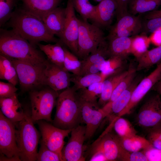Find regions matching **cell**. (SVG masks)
<instances>
[{
    "label": "cell",
    "mask_w": 161,
    "mask_h": 161,
    "mask_svg": "<svg viewBox=\"0 0 161 161\" xmlns=\"http://www.w3.org/2000/svg\"><path fill=\"white\" fill-rule=\"evenodd\" d=\"M8 25L34 47L41 41L58 42L42 19L23 7H16Z\"/></svg>",
    "instance_id": "cell-1"
},
{
    "label": "cell",
    "mask_w": 161,
    "mask_h": 161,
    "mask_svg": "<svg viewBox=\"0 0 161 161\" xmlns=\"http://www.w3.org/2000/svg\"><path fill=\"white\" fill-rule=\"evenodd\" d=\"M41 51L13 30L0 29L1 54L34 65L45 66L48 59Z\"/></svg>",
    "instance_id": "cell-2"
},
{
    "label": "cell",
    "mask_w": 161,
    "mask_h": 161,
    "mask_svg": "<svg viewBox=\"0 0 161 161\" xmlns=\"http://www.w3.org/2000/svg\"><path fill=\"white\" fill-rule=\"evenodd\" d=\"M82 101L77 91L69 87L59 94L52 125L59 128L72 129L82 121Z\"/></svg>",
    "instance_id": "cell-3"
},
{
    "label": "cell",
    "mask_w": 161,
    "mask_h": 161,
    "mask_svg": "<svg viewBox=\"0 0 161 161\" xmlns=\"http://www.w3.org/2000/svg\"><path fill=\"white\" fill-rule=\"evenodd\" d=\"M23 119L15 124L17 144L21 161H36L37 148L40 137L39 132L34 126L30 108L24 107Z\"/></svg>",
    "instance_id": "cell-4"
},
{
    "label": "cell",
    "mask_w": 161,
    "mask_h": 161,
    "mask_svg": "<svg viewBox=\"0 0 161 161\" xmlns=\"http://www.w3.org/2000/svg\"><path fill=\"white\" fill-rule=\"evenodd\" d=\"M109 126L90 146L89 160L123 161L127 151L121 145L120 137Z\"/></svg>",
    "instance_id": "cell-5"
},
{
    "label": "cell",
    "mask_w": 161,
    "mask_h": 161,
    "mask_svg": "<svg viewBox=\"0 0 161 161\" xmlns=\"http://www.w3.org/2000/svg\"><path fill=\"white\" fill-rule=\"evenodd\" d=\"M59 94L48 86L29 92L31 117L34 123L42 120L52 122L51 114Z\"/></svg>",
    "instance_id": "cell-6"
},
{
    "label": "cell",
    "mask_w": 161,
    "mask_h": 161,
    "mask_svg": "<svg viewBox=\"0 0 161 161\" xmlns=\"http://www.w3.org/2000/svg\"><path fill=\"white\" fill-rule=\"evenodd\" d=\"M0 161H21L15 124L0 111Z\"/></svg>",
    "instance_id": "cell-7"
},
{
    "label": "cell",
    "mask_w": 161,
    "mask_h": 161,
    "mask_svg": "<svg viewBox=\"0 0 161 161\" xmlns=\"http://www.w3.org/2000/svg\"><path fill=\"white\" fill-rule=\"evenodd\" d=\"M78 50L77 56L81 60L96 50L105 39L101 28L94 24L78 19Z\"/></svg>",
    "instance_id": "cell-8"
},
{
    "label": "cell",
    "mask_w": 161,
    "mask_h": 161,
    "mask_svg": "<svg viewBox=\"0 0 161 161\" xmlns=\"http://www.w3.org/2000/svg\"><path fill=\"white\" fill-rule=\"evenodd\" d=\"M9 58L16 70L23 92H29L44 86L43 79L46 66H36L24 61Z\"/></svg>",
    "instance_id": "cell-9"
},
{
    "label": "cell",
    "mask_w": 161,
    "mask_h": 161,
    "mask_svg": "<svg viewBox=\"0 0 161 161\" xmlns=\"http://www.w3.org/2000/svg\"><path fill=\"white\" fill-rule=\"evenodd\" d=\"M136 122L142 128L150 129L161 125V98L159 94L149 98L140 109Z\"/></svg>",
    "instance_id": "cell-10"
},
{
    "label": "cell",
    "mask_w": 161,
    "mask_h": 161,
    "mask_svg": "<svg viewBox=\"0 0 161 161\" xmlns=\"http://www.w3.org/2000/svg\"><path fill=\"white\" fill-rule=\"evenodd\" d=\"M37 123L42 136L41 139L51 150L59 154L62 158V151L65 138L72 129L65 130L57 127L44 120H40Z\"/></svg>",
    "instance_id": "cell-11"
},
{
    "label": "cell",
    "mask_w": 161,
    "mask_h": 161,
    "mask_svg": "<svg viewBox=\"0 0 161 161\" xmlns=\"http://www.w3.org/2000/svg\"><path fill=\"white\" fill-rule=\"evenodd\" d=\"M78 19L77 17L72 0H68L65 8V19L61 41L77 56L78 50Z\"/></svg>",
    "instance_id": "cell-12"
},
{
    "label": "cell",
    "mask_w": 161,
    "mask_h": 161,
    "mask_svg": "<svg viewBox=\"0 0 161 161\" xmlns=\"http://www.w3.org/2000/svg\"><path fill=\"white\" fill-rule=\"evenodd\" d=\"M86 126L79 125L72 129L71 135L62 151L63 161H84L86 160L84 145L85 140Z\"/></svg>",
    "instance_id": "cell-13"
},
{
    "label": "cell",
    "mask_w": 161,
    "mask_h": 161,
    "mask_svg": "<svg viewBox=\"0 0 161 161\" xmlns=\"http://www.w3.org/2000/svg\"><path fill=\"white\" fill-rule=\"evenodd\" d=\"M161 79V62L148 76L141 80L134 89L130 100L117 117L130 114L147 93Z\"/></svg>",
    "instance_id": "cell-14"
},
{
    "label": "cell",
    "mask_w": 161,
    "mask_h": 161,
    "mask_svg": "<svg viewBox=\"0 0 161 161\" xmlns=\"http://www.w3.org/2000/svg\"><path fill=\"white\" fill-rule=\"evenodd\" d=\"M71 74L64 68L50 62L46 64L43 79V86L58 91L69 87Z\"/></svg>",
    "instance_id": "cell-15"
},
{
    "label": "cell",
    "mask_w": 161,
    "mask_h": 161,
    "mask_svg": "<svg viewBox=\"0 0 161 161\" xmlns=\"http://www.w3.org/2000/svg\"><path fill=\"white\" fill-rule=\"evenodd\" d=\"M142 21L140 16L128 13L120 18L111 28L108 39L117 37H130L141 32Z\"/></svg>",
    "instance_id": "cell-16"
},
{
    "label": "cell",
    "mask_w": 161,
    "mask_h": 161,
    "mask_svg": "<svg viewBox=\"0 0 161 161\" xmlns=\"http://www.w3.org/2000/svg\"><path fill=\"white\" fill-rule=\"evenodd\" d=\"M81 101L82 121L86 125L85 140H89L106 116L101 108L97 109L90 104Z\"/></svg>",
    "instance_id": "cell-17"
},
{
    "label": "cell",
    "mask_w": 161,
    "mask_h": 161,
    "mask_svg": "<svg viewBox=\"0 0 161 161\" xmlns=\"http://www.w3.org/2000/svg\"><path fill=\"white\" fill-rule=\"evenodd\" d=\"M117 7L116 0H102L96 6L95 13L91 20L100 28L109 26Z\"/></svg>",
    "instance_id": "cell-18"
},
{
    "label": "cell",
    "mask_w": 161,
    "mask_h": 161,
    "mask_svg": "<svg viewBox=\"0 0 161 161\" xmlns=\"http://www.w3.org/2000/svg\"><path fill=\"white\" fill-rule=\"evenodd\" d=\"M0 106L3 114L15 124L24 117V109L22 108L16 94L10 97L0 98Z\"/></svg>",
    "instance_id": "cell-19"
},
{
    "label": "cell",
    "mask_w": 161,
    "mask_h": 161,
    "mask_svg": "<svg viewBox=\"0 0 161 161\" xmlns=\"http://www.w3.org/2000/svg\"><path fill=\"white\" fill-rule=\"evenodd\" d=\"M65 19V8L57 7L49 12L42 20L50 32L61 38Z\"/></svg>",
    "instance_id": "cell-20"
},
{
    "label": "cell",
    "mask_w": 161,
    "mask_h": 161,
    "mask_svg": "<svg viewBox=\"0 0 161 161\" xmlns=\"http://www.w3.org/2000/svg\"><path fill=\"white\" fill-rule=\"evenodd\" d=\"M121 71L110 75L103 81L102 92L98 101L100 108L109 101L114 90L121 80L128 74L129 69L124 71Z\"/></svg>",
    "instance_id": "cell-21"
},
{
    "label": "cell",
    "mask_w": 161,
    "mask_h": 161,
    "mask_svg": "<svg viewBox=\"0 0 161 161\" xmlns=\"http://www.w3.org/2000/svg\"><path fill=\"white\" fill-rule=\"evenodd\" d=\"M134 78L129 87L111 103L110 112L107 117H109L111 122L116 118L129 102L135 88L141 80Z\"/></svg>",
    "instance_id": "cell-22"
},
{
    "label": "cell",
    "mask_w": 161,
    "mask_h": 161,
    "mask_svg": "<svg viewBox=\"0 0 161 161\" xmlns=\"http://www.w3.org/2000/svg\"><path fill=\"white\" fill-rule=\"evenodd\" d=\"M23 7L42 19L57 7L61 0H21Z\"/></svg>",
    "instance_id": "cell-23"
},
{
    "label": "cell",
    "mask_w": 161,
    "mask_h": 161,
    "mask_svg": "<svg viewBox=\"0 0 161 161\" xmlns=\"http://www.w3.org/2000/svg\"><path fill=\"white\" fill-rule=\"evenodd\" d=\"M132 38L117 37L108 39V50L109 57L117 56L126 58L131 54Z\"/></svg>",
    "instance_id": "cell-24"
},
{
    "label": "cell",
    "mask_w": 161,
    "mask_h": 161,
    "mask_svg": "<svg viewBox=\"0 0 161 161\" xmlns=\"http://www.w3.org/2000/svg\"><path fill=\"white\" fill-rule=\"evenodd\" d=\"M37 45L41 51L46 55L47 59L50 62L64 68V50L63 47L59 43L46 45L39 43Z\"/></svg>",
    "instance_id": "cell-25"
},
{
    "label": "cell",
    "mask_w": 161,
    "mask_h": 161,
    "mask_svg": "<svg viewBox=\"0 0 161 161\" xmlns=\"http://www.w3.org/2000/svg\"><path fill=\"white\" fill-rule=\"evenodd\" d=\"M109 76L100 72L83 76L72 74L71 75V81L74 84L73 87L77 91L95 83L103 81Z\"/></svg>",
    "instance_id": "cell-26"
},
{
    "label": "cell",
    "mask_w": 161,
    "mask_h": 161,
    "mask_svg": "<svg viewBox=\"0 0 161 161\" xmlns=\"http://www.w3.org/2000/svg\"><path fill=\"white\" fill-rule=\"evenodd\" d=\"M109 57L107 42L105 39L100 44L96 50L81 61V69L90 65L103 64Z\"/></svg>",
    "instance_id": "cell-27"
},
{
    "label": "cell",
    "mask_w": 161,
    "mask_h": 161,
    "mask_svg": "<svg viewBox=\"0 0 161 161\" xmlns=\"http://www.w3.org/2000/svg\"><path fill=\"white\" fill-rule=\"evenodd\" d=\"M0 78L16 86L19 83L16 70L10 58L0 53Z\"/></svg>",
    "instance_id": "cell-28"
},
{
    "label": "cell",
    "mask_w": 161,
    "mask_h": 161,
    "mask_svg": "<svg viewBox=\"0 0 161 161\" xmlns=\"http://www.w3.org/2000/svg\"><path fill=\"white\" fill-rule=\"evenodd\" d=\"M103 81L95 83L77 91L81 100L92 104L97 109H100L97 99L99 98L102 92Z\"/></svg>",
    "instance_id": "cell-29"
},
{
    "label": "cell",
    "mask_w": 161,
    "mask_h": 161,
    "mask_svg": "<svg viewBox=\"0 0 161 161\" xmlns=\"http://www.w3.org/2000/svg\"><path fill=\"white\" fill-rule=\"evenodd\" d=\"M120 139L123 148L130 152L145 150L153 147L148 139L137 134L128 137H120Z\"/></svg>",
    "instance_id": "cell-30"
},
{
    "label": "cell",
    "mask_w": 161,
    "mask_h": 161,
    "mask_svg": "<svg viewBox=\"0 0 161 161\" xmlns=\"http://www.w3.org/2000/svg\"><path fill=\"white\" fill-rule=\"evenodd\" d=\"M161 59V45L150 50H147L137 59L138 65L137 71L149 68Z\"/></svg>",
    "instance_id": "cell-31"
},
{
    "label": "cell",
    "mask_w": 161,
    "mask_h": 161,
    "mask_svg": "<svg viewBox=\"0 0 161 161\" xmlns=\"http://www.w3.org/2000/svg\"><path fill=\"white\" fill-rule=\"evenodd\" d=\"M161 5V0H130L128 5L130 14H138L150 12Z\"/></svg>",
    "instance_id": "cell-32"
},
{
    "label": "cell",
    "mask_w": 161,
    "mask_h": 161,
    "mask_svg": "<svg viewBox=\"0 0 161 161\" xmlns=\"http://www.w3.org/2000/svg\"><path fill=\"white\" fill-rule=\"evenodd\" d=\"M151 43L149 37L145 34L134 36L132 39L131 54L137 59L148 50Z\"/></svg>",
    "instance_id": "cell-33"
},
{
    "label": "cell",
    "mask_w": 161,
    "mask_h": 161,
    "mask_svg": "<svg viewBox=\"0 0 161 161\" xmlns=\"http://www.w3.org/2000/svg\"><path fill=\"white\" fill-rule=\"evenodd\" d=\"M117 135L120 138L131 137L137 134V131L127 120L120 117L112 122Z\"/></svg>",
    "instance_id": "cell-34"
},
{
    "label": "cell",
    "mask_w": 161,
    "mask_h": 161,
    "mask_svg": "<svg viewBox=\"0 0 161 161\" xmlns=\"http://www.w3.org/2000/svg\"><path fill=\"white\" fill-rule=\"evenodd\" d=\"M129 69V73L121 80L117 86L108 102L112 103L115 100L129 87L135 78L137 71L136 68L131 64Z\"/></svg>",
    "instance_id": "cell-35"
},
{
    "label": "cell",
    "mask_w": 161,
    "mask_h": 161,
    "mask_svg": "<svg viewBox=\"0 0 161 161\" xmlns=\"http://www.w3.org/2000/svg\"><path fill=\"white\" fill-rule=\"evenodd\" d=\"M75 9L82 17L83 20L87 21L92 20L95 11L96 6L92 4L88 0H72Z\"/></svg>",
    "instance_id": "cell-36"
},
{
    "label": "cell",
    "mask_w": 161,
    "mask_h": 161,
    "mask_svg": "<svg viewBox=\"0 0 161 161\" xmlns=\"http://www.w3.org/2000/svg\"><path fill=\"white\" fill-rule=\"evenodd\" d=\"M64 52V66L65 69L73 74L79 75L80 72L81 64V61L77 56L63 47Z\"/></svg>",
    "instance_id": "cell-37"
},
{
    "label": "cell",
    "mask_w": 161,
    "mask_h": 161,
    "mask_svg": "<svg viewBox=\"0 0 161 161\" xmlns=\"http://www.w3.org/2000/svg\"><path fill=\"white\" fill-rule=\"evenodd\" d=\"M124 59L119 56H114L110 57L104 62L100 72L109 76L121 71Z\"/></svg>",
    "instance_id": "cell-38"
},
{
    "label": "cell",
    "mask_w": 161,
    "mask_h": 161,
    "mask_svg": "<svg viewBox=\"0 0 161 161\" xmlns=\"http://www.w3.org/2000/svg\"><path fill=\"white\" fill-rule=\"evenodd\" d=\"M17 0H0V26L4 25L10 19Z\"/></svg>",
    "instance_id": "cell-39"
},
{
    "label": "cell",
    "mask_w": 161,
    "mask_h": 161,
    "mask_svg": "<svg viewBox=\"0 0 161 161\" xmlns=\"http://www.w3.org/2000/svg\"><path fill=\"white\" fill-rule=\"evenodd\" d=\"M40 148L37 153V161H63L62 157L58 154L50 150L41 140H40Z\"/></svg>",
    "instance_id": "cell-40"
},
{
    "label": "cell",
    "mask_w": 161,
    "mask_h": 161,
    "mask_svg": "<svg viewBox=\"0 0 161 161\" xmlns=\"http://www.w3.org/2000/svg\"><path fill=\"white\" fill-rule=\"evenodd\" d=\"M146 19L145 21L142 22V33H152L156 31H161V18Z\"/></svg>",
    "instance_id": "cell-41"
},
{
    "label": "cell",
    "mask_w": 161,
    "mask_h": 161,
    "mask_svg": "<svg viewBox=\"0 0 161 161\" xmlns=\"http://www.w3.org/2000/svg\"><path fill=\"white\" fill-rule=\"evenodd\" d=\"M149 129L147 139L154 147L161 150V125Z\"/></svg>",
    "instance_id": "cell-42"
},
{
    "label": "cell",
    "mask_w": 161,
    "mask_h": 161,
    "mask_svg": "<svg viewBox=\"0 0 161 161\" xmlns=\"http://www.w3.org/2000/svg\"><path fill=\"white\" fill-rule=\"evenodd\" d=\"M18 89L10 83L0 82V98L10 97L16 93Z\"/></svg>",
    "instance_id": "cell-43"
},
{
    "label": "cell",
    "mask_w": 161,
    "mask_h": 161,
    "mask_svg": "<svg viewBox=\"0 0 161 161\" xmlns=\"http://www.w3.org/2000/svg\"><path fill=\"white\" fill-rule=\"evenodd\" d=\"M130 0H116L117 7L115 14L117 21L123 16L129 13L128 8Z\"/></svg>",
    "instance_id": "cell-44"
},
{
    "label": "cell",
    "mask_w": 161,
    "mask_h": 161,
    "mask_svg": "<svg viewBox=\"0 0 161 161\" xmlns=\"http://www.w3.org/2000/svg\"><path fill=\"white\" fill-rule=\"evenodd\" d=\"M148 161L143 151L130 152L127 151L124 161Z\"/></svg>",
    "instance_id": "cell-45"
},
{
    "label": "cell",
    "mask_w": 161,
    "mask_h": 161,
    "mask_svg": "<svg viewBox=\"0 0 161 161\" xmlns=\"http://www.w3.org/2000/svg\"><path fill=\"white\" fill-rule=\"evenodd\" d=\"M143 151L148 161H161V150L153 147Z\"/></svg>",
    "instance_id": "cell-46"
},
{
    "label": "cell",
    "mask_w": 161,
    "mask_h": 161,
    "mask_svg": "<svg viewBox=\"0 0 161 161\" xmlns=\"http://www.w3.org/2000/svg\"><path fill=\"white\" fill-rule=\"evenodd\" d=\"M151 42L158 46L161 45V31H157L152 33L149 37Z\"/></svg>",
    "instance_id": "cell-47"
},
{
    "label": "cell",
    "mask_w": 161,
    "mask_h": 161,
    "mask_svg": "<svg viewBox=\"0 0 161 161\" xmlns=\"http://www.w3.org/2000/svg\"><path fill=\"white\" fill-rule=\"evenodd\" d=\"M145 18L150 19L155 18H161V10H154L147 14L145 16Z\"/></svg>",
    "instance_id": "cell-48"
},
{
    "label": "cell",
    "mask_w": 161,
    "mask_h": 161,
    "mask_svg": "<svg viewBox=\"0 0 161 161\" xmlns=\"http://www.w3.org/2000/svg\"><path fill=\"white\" fill-rule=\"evenodd\" d=\"M156 90L161 96V79L154 86Z\"/></svg>",
    "instance_id": "cell-49"
},
{
    "label": "cell",
    "mask_w": 161,
    "mask_h": 161,
    "mask_svg": "<svg viewBox=\"0 0 161 161\" xmlns=\"http://www.w3.org/2000/svg\"><path fill=\"white\" fill-rule=\"evenodd\" d=\"M94 1H97V2H100V1H101L102 0H94Z\"/></svg>",
    "instance_id": "cell-50"
}]
</instances>
